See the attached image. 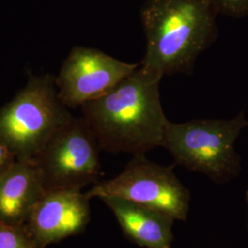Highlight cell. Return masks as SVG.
Masks as SVG:
<instances>
[{
	"mask_svg": "<svg viewBox=\"0 0 248 248\" xmlns=\"http://www.w3.org/2000/svg\"><path fill=\"white\" fill-rule=\"evenodd\" d=\"M45 192L34 164L16 160L0 173V221L24 226Z\"/></svg>",
	"mask_w": 248,
	"mask_h": 248,
	"instance_id": "10",
	"label": "cell"
},
{
	"mask_svg": "<svg viewBox=\"0 0 248 248\" xmlns=\"http://www.w3.org/2000/svg\"><path fill=\"white\" fill-rule=\"evenodd\" d=\"M89 200L81 189L45 191L24 227L41 248L80 234L90 222Z\"/></svg>",
	"mask_w": 248,
	"mask_h": 248,
	"instance_id": "8",
	"label": "cell"
},
{
	"mask_svg": "<svg viewBox=\"0 0 248 248\" xmlns=\"http://www.w3.org/2000/svg\"><path fill=\"white\" fill-rule=\"evenodd\" d=\"M162 78L140 63L108 94L81 107L101 150L138 155L161 146L169 122L160 98Z\"/></svg>",
	"mask_w": 248,
	"mask_h": 248,
	"instance_id": "1",
	"label": "cell"
},
{
	"mask_svg": "<svg viewBox=\"0 0 248 248\" xmlns=\"http://www.w3.org/2000/svg\"><path fill=\"white\" fill-rule=\"evenodd\" d=\"M246 201H247V203H248V190H247V191H246Z\"/></svg>",
	"mask_w": 248,
	"mask_h": 248,
	"instance_id": "14",
	"label": "cell"
},
{
	"mask_svg": "<svg viewBox=\"0 0 248 248\" xmlns=\"http://www.w3.org/2000/svg\"><path fill=\"white\" fill-rule=\"evenodd\" d=\"M73 119L59 97L55 77L31 76L25 87L0 108V142L16 159L32 161Z\"/></svg>",
	"mask_w": 248,
	"mask_h": 248,
	"instance_id": "4",
	"label": "cell"
},
{
	"mask_svg": "<svg viewBox=\"0 0 248 248\" xmlns=\"http://www.w3.org/2000/svg\"><path fill=\"white\" fill-rule=\"evenodd\" d=\"M139 65L95 48L75 46L55 77V85L65 106L82 107L108 94Z\"/></svg>",
	"mask_w": 248,
	"mask_h": 248,
	"instance_id": "7",
	"label": "cell"
},
{
	"mask_svg": "<svg viewBox=\"0 0 248 248\" xmlns=\"http://www.w3.org/2000/svg\"><path fill=\"white\" fill-rule=\"evenodd\" d=\"M89 199L117 197L142 204L169 214L175 221L185 222L190 206V191L174 172L146 158L133 155L115 177L94 184L86 193Z\"/></svg>",
	"mask_w": 248,
	"mask_h": 248,
	"instance_id": "5",
	"label": "cell"
},
{
	"mask_svg": "<svg viewBox=\"0 0 248 248\" xmlns=\"http://www.w3.org/2000/svg\"><path fill=\"white\" fill-rule=\"evenodd\" d=\"M16 157L0 142V173L16 161Z\"/></svg>",
	"mask_w": 248,
	"mask_h": 248,
	"instance_id": "13",
	"label": "cell"
},
{
	"mask_svg": "<svg viewBox=\"0 0 248 248\" xmlns=\"http://www.w3.org/2000/svg\"><path fill=\"white\" fill-rule=\"evenodd\" d=\"M210 0H147L141 9L146 47L141 65L164 76H191L196 61L215 43Z\"/></svg>",
	"mask_w": 248,
	"mask_h": 248,
	"instance_id": "2",
	"label": "cell"
},
{
	"mask_svg": "<svg viewBox=\"0 0 248 248\" xmlns=\"http://www.w3.org/2000/svg\"><path fill=\"white\" fill-rule=\"evenodd\" d=\"M217 13L232 17H241L248 14V0H210Z\"/></svg>",
	"mask_w": 248,
	"mask_h": 248,
	"instance_id": "12",
	"label": "cell"
},
{
	"mask_svg": "<svg viewBox=\"0 0 248 248\" xmlns=\"http://www.w3.org/2000/svg\"><path fill=\"white\" fill-rule=\"evenodd\" d=\"M110 209L127 239L143 248H172L175 220L148 206L117 197L100 199Z\"/></svg>",
	"mask_w": 248,
	"mask_h": 248,
	"instance_id": "9",
	"label": "cell"
},
{
	"mask_svg": "<svg viewBox=\"0 0 248 248\" xmlns=\"http://www.w3.org/2000/svg\"><path fill=\"white\" fill-rule=\"evenodd\" d=\"M100 150L95 134L83 117H74L31 162L45 191L82 189L98 182L101 174Z\"/></svg>",
	"mask_w": 248,
	"mask_h": 248,
	"instance_id": "6",
	"label": "cell"
},
{
	"mask_svg": "<svg viewBox=\"0 0 248 248\" xmlns=\"http://www.w3.org/2000/svg\"><path fill=\"white\" fill-rule=\"evenodd\" d=\"M0 248H41L24 226L0 221Z\"/></svg>",
	"mask_w": 248,
	"mask_h": 248,
	"instance_id": "11",
	"label": "cell"
},
{
	"mask_svg": "<svg viewBox=\"0 0 248 248\" xmlns=\"http://www.w3.org/2000/svg\"><path fill=\"white\" fill-rule=\"evenodd\" d=\"M247 127L244 111L230 120L169 122L161 147L169 151L175 165L202 174L216 184H225L242 171V157L234 144Z\"/></svg>",
	"mask_w": 248,
	"mask_h": 248,
	"instance_id": "3",
	"label": "cell"
}]
</instances>
